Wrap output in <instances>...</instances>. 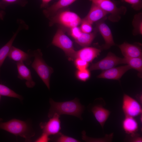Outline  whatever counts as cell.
I'll return each instance as SVG.
<instances>
[{"label":"cell","instance_id":"6da1fadb","mask_svg":"<svg viewBox=\"0 0 142 142\" xmlns=\"http://www.w3.org/2000/svg\"><path fill=\"white\" fill-rule=\"evenodd\" d=\"M49 103L50 106L48 114L49 118L56 114L60 116L63 114L73 116L82 119V115L84 107L77 98L62 102H55L50 98Z\"/></svg>","mask_w":142,"mask_h":142},{"label":"cell","instance_id":"7a4b0ae2","mask_svg":"<svg viewBox=\"0 0 142 142\" xmlns=\"http://www.w3.org/2000/svg\"><path fill=\"white\" fill-rule=\"evenodd\" d=\"M3 130L16 136L23 138L26 141L30 142L35 132L26 121L13 119L6 122L0 118V130Z\"/></svg>","mask_w":142,"mask_h":142},{"label":"cell","instance_id":"3957f363","mask_svg":"<svg viewBox=\"0 0 142 142\" xmlns=\"http://www.w3.org/2000/svg\"><path fill=\"white\" fill-rule=\"evenodd\" d=\"M48 19L49 26L59 24L60 27L68 29L74 27L78 26L82 21V19L77 14L65 8L59 10Z\"/></svg>","mask_w":142,"mask_h":142},{"label":"cell","instance_id":"277c9868","mask_svg":"<svg viewBox=\"0 0 142 142\" xmlns=\"http://www.w3.org/2000/svg\"><path fill=\"white\" fill-rule=\"evenodd\" d=\"M32 54L33 57H34V59L31 66L50 90V78L53 72V69L46 64L43 59L40 49H38L32 51Z\"/></svg>","mask_w":142,"mask_h":142},{"label":"cell","instance_id":"5b68a950","mask_svg":"<svg viewBox=\"0 0 142 142\" xmlns=\"http://www.w3.org/2000/svg\"><path fill=\"white\" fill-rule=\"evenodd\" d=\"M66 30L61 27H59L53 37L52 44L62 49L69 60H74L75 59L76 51L72 41L65 34Z\"/></svg>","mask_w":142,"mask_h":142},{"label":"cell","instance_id":"8992f818","mask_svg":"<svg viewBox=\"0 0 142 142\" xmlns=\"http://www.w3.org/2000/svg\"><path fill=\"white\" fill-rule=\"evenodd\" d=\"M92 3L97 5L109 15L108 19L113 22H117L120 20L122 16L126 13V7L121 6L118 7L111 0H89Z\"/></svg>","mask_w":142,"mask_h":142},{"label":"cell","instance_id":"52a82bcc","mask_svg":"<svg viewBox=\"0 0 142 142\" xmlns=\"http://www.w3.org/2000/svg\"><path fill=\"white\" fill-rule=\"evenodd\" d=\"M121 64H124V58L118 57L112 52H109L105 58L96 63L92 64L89 69L90 71L97 70H105Z\"/></svg>","mask_w":142,"mask_h":142},{"label":"cell","instance_id":"ba28073f","mask_svg":"<svg viewBox=\"0 0 142 142\" xmlns=\"http://www.w3.org/2000/svg\"><path fill=\"white\" fill-rule=\"evenodd\" d=\"M122 109L125 116L134 117L142 114V108L140 103L126 94L123 97Z\"/></svg>","mask_w":142,"mask_h":142},{"label":"cell","instance_id":"9c48e42d","mask_svg":"<svg viewBox=\"0 0 142 142\" xmlns=\"http://www.w3.org/2000/svg\"><path fill=\"white\" fill-rule=\"evenodd\" d=\"M103 19L96 22L95 29L100 32L104 40L105 43L103 48L107 49L115 45V43L110 29Z\"/></svg>","mask_w":142,"mask_h":142},{"label":"cell","instance_id":"30bf717a","mask_svg":"<svg viewBox=\"0 0 142 142\" xmlns=\"http://www.w3.org/2000/svg\"><path fill=\"white\" fill-rule=\"evenodd\" d=\"M60 117V115L56 114L50 118L47 122H41L39 126L43 133L49 136L55 135L59 132L61 129Z\"/></svg>","mask_w":142,"mask_h":142},{"label":"cell","instance_id":"8fae6325","mask_svg":"<svg viewBox=\"0 0 142 142\" xmlns=\"http://www.w3.org/2000/svg\"><path fill=\"white\" fill-rule=\"evenodd\" d=\"M131 69L130 66L128 64L116 67H114L104 70L97 76V77L109 79L119 80L126 72Z\"/></svg>","mask_w":142,"mask_h":142},{"label":"cell","instance_id":"7c38bea8","mask_svg":"<svg viewBox=\"0 0 142 142\" xmlns=\"http://www.w3.org/2000/svg\"><path fill=\"white\" fill-rule=\"evenodd\" d=\"M8 56L10 59L17 62H23L27 65L31 63V59L33 57L31 50H28L26 53L13 46L11 47Z\"/></svg>","mask_w":142,"mask_h":142},{"label":"cell","instance_id":"4fadbf2b","mask_svg":"<svg viewBox=\"0 0 142 142\" xmlns=\"http://www.w3.org/2000/svg\"><path fill=\"white\" fill-rule=\"evenodd\" d=\"M107 14V13L99 6L92 3L88 14L82 19L92 25L94 23L105 18Z\"/></svg>","mask_w":142,"mask_h":142},{"label":"cell","instance_id":"5bb4252c","mask_svg":"<svg viewBox=\"0 0 142 142\" xmlns=\"http://www.w3.org/2000/svg\"><path fill=\"white\" fill-rule=\"evenodd\" d=\"M19 22V27L16 32L9 40L0 49V68L8 56L13 43L18 34L21 30L27 28V25L23 21H21Z\"/></svg>","mask_w":142,"mask_h":142},{"label":"cell","instance_id":"9a60e30c","mask_svg":"<svg viewBox=\"0 0 142 142\" xmlns=\"http://www.w3.org/2000/svg\"><path fill=\"white\" fill-rule=\"evenodd\" d=\"M16 64L18 73V78L21 80H25V84L27 87L33 88L36 83L33 80L30 69L23 62H17Z\"/></svg>","mask_w":142,"mask_h":142},{"label":"cell","instance_id":"2e32d148","mask_svg":"<svg viewBox=\"0 0 142 142\" xmlns=\"http://www.w3.org/2000/svg\"><path fill=\"white\" fill-rule=\"evenodd\" d=\"M101 52L100 49L95 47H85L76 51L75 59L80 58L89 63L99 56Z\"/></svg>","mask_w":142,"mask_h":142},{"label":"cell","instance_id":"e0dca14e","mask_svg":"<svg viewBox=\"0 0 142 142\" xmlns=\"http://www.w3.org/2000/svg\"><path fill=\"white\" fill-rule=\"evenodd\" d=\"M118 46L124 57H142V50L139 46L126 42H124Z\"/></svg>","mask_w":142,"mask_h":142},{"label":"cell","instance_id":"ac0fdd59","mask_svg":"<svg viewBox=\"0 0 142 142\" xmlns=\"http://www.w3.org/2000/svg\"><path fill=\"white\" fill-rule=\"evenodd\" d=\"M77 0H58L51 6L44 9L43 12L46 17L49 18L59 10L65 8Z\"/></svg>","mask_w":142,"mask_h":142},{"label":"cell","instance_id":"d6986e66","mask_svg":"<svg viewBox=\"0 0 142 142\" xmlns=\"http://www.w3.org/2000/svg\"><path fill=\"white\" fill-rule=\"evenodd\" d=\"M91 111L96 120L103 128L110 115V111L99 104L94 106L92 108Z\"/></svg>","mask_w":142,"mask_h":142},{"label":"cell","instance_id":"ffe728a7","mask_svg":"<svg viewBox=\"0 0 142 142\" xmlns=\"http://www.w3.org/2000/svg\"><path fill=\"white\" fill-rule=\"evenodd\" d=\"M122 127L125 133L131 135L136 134L138 124L134 117L125 116L122 122Z\"/></svg>","mask_w":142,"mask_h":142},{"label":"cell","instance_id":"44dd1931","mask_svg":"<svg viewBox=\"0 0 142 142\" xmlns=\"http://www.w3.org/2000/svg\"><path fill=\"white\" fill-rule=\"evenodd\" d=\"M98 31L96 29L94 31L89 33L82 32L80 36L75 39L76 42L84 47L90 45L95 37Z\"/></svg>","mask_w":142,"mask_h":142},{"label":"cell","instance_id":"7402d4cb","mask_svg":"<svg viewBox=\"0 0 142 142\" xmlns=\"http://www.w3.org/2000/svg\"><path fill=\"white\" fill-rule=\"evenodd\" d=\"M133 27L132 33L134 36L142 35V13L140 12L134 16L132 21Z\"/></svg>","mask_w":142,"mask_h":142},{"label":"cell","instance_id":"603a6c76","mask_svg":"<svg viewBox=\"0 0 142 142\" xmlns=\"http://www.w3.org/2000/svg\"><path fill=\"white\" fill-rule=\"evenodd\" d=\"M124 58V64L129 65L131 68H133L138 72L141 75L142 72V57L135 58Z\"/></svg>","mask_w":142,"mask_h":142},{"label":"cell","instance_id":"cb8c5ba5","mask_svg":"<svg viewBox=\"0 0 142 142\" xmlns=\"http://www.w3.org/2000/svg\"><path fill=\"white\" fill-rule=\"evenodd\" d=\"M0 95L19 99L20 100L23 99L22 97L10 88L4 85L0 84Z\"/></svg>","mask_w":142,"mask_h":142},{"label":"cell","instance_id":"d4e9b609","mask_svg":"<svg viewBox=\"0 0 142 142\" xmlns=\"http://www.w3.org/2000/svg\"><path fill=\"white\" fill-rule=\"evenodd\" d=\"M26 3V0H0V7L4 9L7 6L11 4H17L23 6Z\"/></svg>","mask_w":142,"mask_h":142},{"label":"cell","instance_id":"484cf974","mask_svg":"<svg viewBox=\"0 0 142 142\" xmlns=\"http://www.w3.org/2000/svg\"><path fill=\"white\" fill-rule=\"evenodd\" d=\"M57 137L55 141L57 142H78L80 141L74 138L65 135L59 132L57 134Z\"/></svg>","mask_w":142,"mask_h":142},{"label":"cell","instance_id":"4316f807","mask_svg":"<svg viewBox=\"0 0 142 142\" xmlns=\"http://www.w3.org/2000/svg\"><path fill=\"white\" fill-rule=\"evenodd\" d=\"M76 75L78 79L85 82L89 78L90 74L89 70L86 69L81 70H78L76 73Z\"/></svg>","mask_w":142,"mask_h":142},{"label":"cell","instance_id":"83f0119b","mask_svg":"<svg viewBox=\"0 0 142 142\" xmlns=\"http://www.w3.org/2000/svg\"><path fill=\"white\" fill-rule=\"evenodd\" d=\"M129 4L135 11H139L142 8V0H122Z\"/></svg>","mask_w":142,"mask_h":142},{"label":"cell","instance_id":"f1b7e54d","mask_svg":"<svg viewBox=\"0 0 142 142\" xmlns=\"http://www.w3.org/2000/svg\"><path fill=\"white\" fill-rule=\"evenodd\" d=\"M79 27L82 32L85 33H89L93 30L92 25L88 22L83 20L82 21Z\"/></svg>","mask_w":142,"mask_h":142},{"label":"cell","instance_id":"f546056e","mask_svg":"<svg viewBox=\"0 0 142 142\" xmlns=\"http://www.w3.org/2000/svg\"><path fill=\"white\" fill-rule=\"evenodd\" d=\"M75 64L79 70L87 69L88 65V63L80 59L77 58L74 60Z\"/></svg>","mask_w":142,"mask_h":142},{"label":"cell","instance_id":"4dcf8cb0","mask_svg":"<svg viewBox=\"0 0 142 142\" xmlns=\"http://www.w3.org/2000/svg\"><path fill=\"white\" fill-rule=\"evenodd\" d=\"M69 29V34L74 40L78 38L82 32L80 27L78 26L74 27Z\"/></svg>","mask_w":142,"mask_h":142},{"label":"cell","instance_id":"1f68e13d","mask_svg":"<svg viewBox=\"0 0 142 142\" xmlns=\"http://www.w3.org/2000/svg\"><path fill=\"white\" fill-rule=\"evenodd\" d=\"M131 137L129 139L128 141L133 142H142V137L136 134L131 135Z\"/></svg>","mask_w":142,"mask_h":142},{"label":"cell","instance_id":"d6a6232c","mask_svg":"<svg viewBox=\"0 0 142 142\" xmlns=\"http://www.w3.org/2000/svg\"><path fill=\"white\" fill-rule=\"evenodd\" d=\"M49 135L47 134L43 133L37 139L35 142H48L50 140L48 137Z\"/></svg>","mask_w":142,"mask_h":142},{"label":"cell","instance_id":"836d02e7","mask_svg":"<svg viewBox=\"0 0 142 142\" xmlns=\"http://www.w3.org/2000/svg\"><path fill=\"white\" fill-rule=\"evenodd\" d=\"M52 0H41V3L40 5L41 8H45L48 7L49 3Z\"/></svg>","mask_w":142,"mask_h":142},{"label":"cell","instance_id":"e575fe53","mask_svg":"<svg viewBox=\"0 0 142 142\" xmlns=\"http://www.w3.org/2000/svg\"><path fill=\"white\" fill-rule=\"evenodd\" d=\"M4 13L3 11H0V19L3 20L4 16Z\"/></svg>","mask_w":142,"mask_h":142},{"label":"cell","instance_id":"d590c367","mask_svg":"<svg viewBox=\"0 0 142 142\" xmlns=\"http://www.w3.org/2000/svg\"><path fill=\"white\" fill-rule=\"evenodd\" d=\"M1 95H0V100L1 99Z\"/></svg>","mask_w":142,"mask_h":142}]
</instances>
